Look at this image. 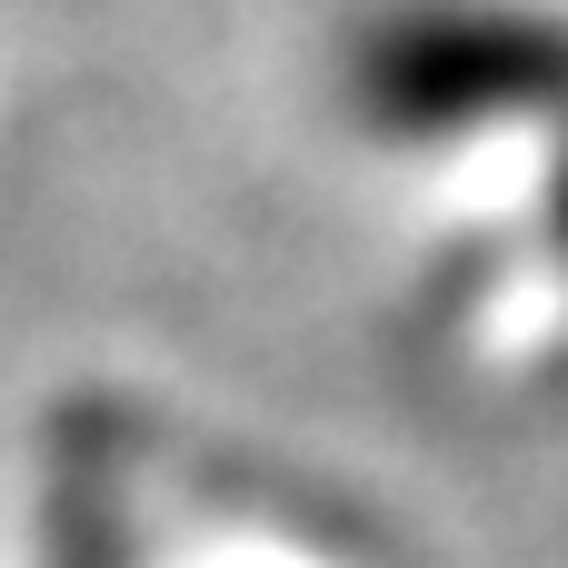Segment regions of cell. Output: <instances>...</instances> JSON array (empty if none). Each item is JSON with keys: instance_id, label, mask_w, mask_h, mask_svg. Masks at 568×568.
I'll return each mask as SVG.
<instances>
[{"instance_id": "6da1fadb", "label": "cell", "mask_w": 568, "mask_h": 568, "mask_svg": "<svg viewBox=\"0 0 568 568\" xmlns=\"http://www.w3.org/2000/svg\"><path fill=\"white\" fill-rule=\"evenodd\" d=\"M568 80V50L549 30H529V20H469V10H449V20H409V30H389V40H369V60H359V100L399 130H449V120H469V100L479 110H499V100H519V90H549Z\"/></svg>"}]
</instances>
